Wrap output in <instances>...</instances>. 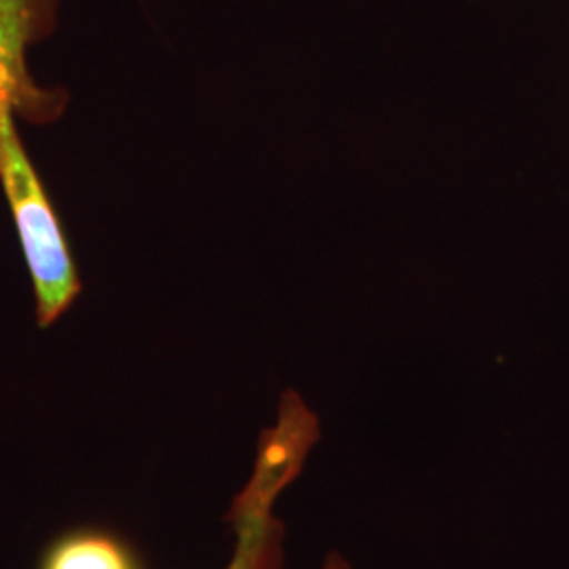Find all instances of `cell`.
<instances>
[{
    "mask_svg": "<svg viewBox=\"0 0 569 569\" xmlns=\"http://www.w3.org/2000/svg\"><path fill=\"white\" fill-rule=\"evenodd\" d=\"M321 437L319 416L298 390H284L277 422L260 432L251 470L226 510L232 549L222 569H284L287 529L277 505L305 472Z\"/></svg>",
    "mask_w": 569,
    "mask_h": 569,
    "instance_id": "1",
    "label": "cell"
},
{
    "mask_svg": "<svg viewBox=\"0 0 569 569\" xmlns=\"http://www.w3.org/2000/svg\"><path fill=\"white\" fill-rule=\"evenodd\" d=\"M0 186L18 228L34 293V321L49 329L81 296L82 283L58 211L21 142L11 110L0 121Z\"/></svg>",
    "mask_w": 569,
    "mask_h": 569,
    "instance_id": "2",
    "label": "cell"
},
{
    "mask_svg": "<svg viewBox=\"0 0 569 569\" xmlns=\"http://www.w3.org/2000/svg\"><path fill=\"white\" fill-rule=\"evenodd\" d=\"M60 0H0V121L7 110L34 127L60 121L70 102L61 87L34 79L28 53L58 28Z\"/></svg>",
    "mask_w": 569,
    "mask_h": 569,
    "instance_id": "3",
    "label": "cell"
},
{
    "mask_svg": "<svg viewBox=\"0 0 569 569\" xmlns=\"http://www.w3.org/2000/svg\"><path fill=\"white\" fill-rule=\"evenodd\" d=\"M37 569H146L121 533L103 528L68 529L42 550Z\"/></svg>",
    "mask_w": 569,
    "mask_h": 569,
    "instance_id": "4",
    "label": "cell"
},
{
    "mask_svg": "<svg viewBox=\"0 0 569 569\" xmlns=\"http://www.w3.org/2000/svg\"><path fill=\"white\" fill-rule=\"evenodd\" d=\"M312 569H355L352 568V563L348 561V557H346L345 552H340V550H329L326 557L321 559V563L317 566V568Z\"/></svg>",
    "mask_w": 569,
    "mask_h": 569,
    "instance_id": "5",
    "label": "cell"
}]
</instances>
